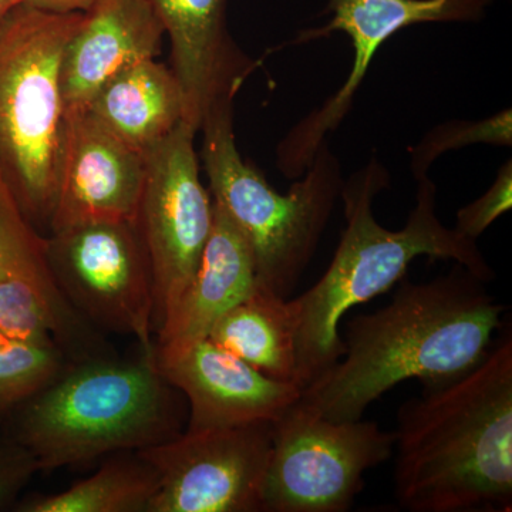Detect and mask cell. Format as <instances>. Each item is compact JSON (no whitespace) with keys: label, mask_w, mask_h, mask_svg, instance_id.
<instances>
[{"label":"cell","mask_w":512,"mask_h":512,"mask_svg":"<svg viewBox=\"0 0 512 512\" xmlns=\"http://www.w3.org/2000/svg\"><path fill=\"white\" fill-rule=\"evenodd\" d=\"M485 285L460 264L433 281L402 279L389 305L349 320L345 353L299 400L330 420H359L397 384L464 375L490 353L503 320Z\"/></svg>","instance_id":"6da1fadb"},{"label":"cell","mask_w":512,"mask_h":512,"mask_svg":"<svg viewBox=\"0 0 512 512\" xmlns=\"http://www.w3.org/2000/svg\"><path fill=\"white\" fill-rule=\"evenodd\" d=\"M397 412L394 495L410 512L512 511V338Z\"/></svg>","instance_id":"7a4b0ae2"},{"label":"cell","mask_w":512,"mask_h":512,"mask_svg":"<svg viewBox=\"0 0 512 512\" xmlns=\"http://www.w3.org/2000/svg\"><path fill=\"white\" fill-rule=\"evenodd\" d=\"M392 184L389 170L373 156L348 180H343L346 228L328 271L292 299L298 320V386L311 384L345 353L340 323L357 305L372 301L406 278L420 256L454 261L485 284L494 281L493 268L471 241L447 228L437 217V187L429 175L417 180L416 205L403 228H384L373 204Z\"/></svg>","instance_id":"3957f363"},{"label":"cell","mask_w":512,"mask_h":512,"mask_svg":"<svg viewBox=\"0 0 512 512\" xmlns=\"http://www.w3.org/2000/svg\"><path fill=\"white\" fill-rule=\"evenodd\" d=\"M175 392L156 353L79 360L10 416V437L28 448L40 471L143 450L183 433Z\"/></svg>","instance_id":"277c9868"},{"label":"cell","mask_w":512,"mask_h":512,"mask_svg":"<svg viewBox=\"0 0 512 512\" xmlns=\"http://www.w3.org/2000/svg\"><path fill=\"white\" fill-rule=\"evenodd\" d=\"M234 100L235 94L218 97L200 128L211 198L247 242L258 284L288 298L311 264L340 200L342 164L325 143L305 173L281 194L239 153Z\"/></svg>","instance_id":"5b68a950"},{"label":"cell","mask_w":512,"mask_h":512,"mask_svg":"<svg viewBox=\"0 0 512 512\" xmlns=\"http://www.w3.org/2000/svg\"><path fill=\"white\" fill-rule=\"evenodd\" d=\"M83 12L20 5L0 30V173L29 224L47 237L62 161L60 67Z\"/></svg>","instance_id":"8992f818"},{"label":"cell","mask_w":512,"mask_h":512,"mask_svg":"<svg viewBox=\"0 0 512 512\" xmlns=\"http://www.w3.org/2000/svg\"><path fill=\"white\" fill-rule=\"evenodd\" d=\"M393 447L394 434L375 421L330 420L298 400L272 423L262 512L348 511Z\"/></svg>","instance_id":"52a82bcc"},{"label":"cell","mask_w":512,"mask_h":512,"mask_svg":"<svg viewBox=\"0 0 512 512\" xmlns=\"http://www.w3.org/2000/svg\"><path fill=\"white\" fill-rule=\"evenodd\" d=\"M45 258L57 288L90 326L133 336L144 353H156L153 279L133 222L52 232Z\"/></svg>","instance_id":"ba28073f"},{"label":"cell","mask_w":512,"mask_h":512,"mask_svg":"<svg viewBox=\"0 0 512 512\" xmlns=\"http://www.w3.org/2000/svg\"><path fill=\"white\" fill-rule=\"evenodd\" d=\"M197 134L183 121L146 153L133 225L153 279L156 335L197 271L214 222V202L201 183Z\"/></svg>","instance_id":"9c48e42d"},{"label":"cell","mask_w":512,"mask_h":512,"mask_svg":"<svg viewBox=\"0 0 512 512\" xmlns=\"http://www.w3.org/2000/svg\"><path fill=\"white\" fill-rule=\"evenodd\" d=\"M495 0H328L326 25L301 30L288 46L305 45L342 32L353 46L348 79L318 109L299 120L276 147V167L296 180L305 173L330 133L348 117L353 101L380 47L410 26L423 23H477Z\"/></svg>","instance_id":"30bf717a"},{"label":"cell","mask_w":512,"mask_h":512,"mask_svg":"<svg viewBox=\"0 0 512 512\" xmlns=\"http://www.w3.org/2000/svg\"><path fill=\"white\" fill-rule=\"evenodd\" d=\"M272 423L187 431L140 451L160 484L147 512H262Z\"/></svg>","instance_id":"8fae6325"},{"label":"cell","mask_w":512,"mask_h":512,"mask_svg":"<svg viewBox=\"0 0 512 512\" xmlns=\"http://www.w3.org/2000/svg\"><path fill=\"white\" fill-rule=\"evenodd\" d=\"M146 154L101 126L89 111L67 110L49 234L93 222H134Z\"/></svg>","instance_id":"7c38bea8"},{"label":"cell","mask_w":512,"mask_h":512,"mask_svg":"<svg viewBox=\"0 0 512 512\" xmlns=\"http://www.w3.org/2000/svg\"><path fill=\"white\" fill-rule=\"evenodd\" d=\"M161 375L190 403L187 431L274 423L301 397L208 338L156 352Z\"/></svg>","instance_id":"4fadbf2b"},{"label":"cell","mask_w":512,"mask_h":512,"mask_svg":"<svg viewBox=\"0 0 512 512\" xmlns=\"http://www.w3.org/2000/svg\"><path fill=\"white\" fill-rule=\"evenodd\" d=\"M170 39L171 70L181 84L187 123L200 133L218 97L239 92L259 62L228 32V0H146Z\"/></svg>","instance_id":"5bb4252c"},{"label":"cell","mask_w":512,"mask_h":512,"mask_svg":"<svg viewBox=\"0 0 512 512\" xmlns=\"http://www.w3.org/2000/svg\"><path fill=\"white\" fill-rule=\"evenodd\" d=\"M164 35L146 0H97L64 49L60 84L66 110L86 109L114 76L156 59Z\"/></svg>","instance_id":"9a60e30c"},{"label":"cell","mask_w":512,"mask_h":512,"mask_svg":"<svg viewBox=\"0 0 512 512\" xmlns=\"http://www.w3.org/2000/svg\"><path fill=\"white\" fill-rule=\"evenodd\" d=\"M256 285L258 278L247 242L227 214L214 204V222L200 265L158 328L156 352L208 338L214 323L247 298Z\"/></svg>","instance_id":"2e32d148"},{"label":"cell","mask_w":512,"mask_h":512,"mask_svg":"<svg viewBox=\"0 0 512 512\" xmlns=\"http://www.w3.org/2000/svg\"><path fill=\"white\" fill-rule=\"evenodd\" d=\"M83 110L144 154L187 121L181 84L171 67L156 59L133 64L114 76Z\"/></svg>","instance_id":"e0dca14e"},{"label":"cell","mask_w":512,"mask_h":512,"mask_svg":"<svg viewBox=\"0 0 512 512\" xmlns=\"http://www.w3.org/2000/svg\"><path fill=\"white\" fill-rule=\"evenodd\" d=\"M208 339L264 375L298 386V320L292 299L258 284L214 323Z\"/></svg>","instance_id":"ac0fdd59"},{"label":"cell","mask_w":512,"mask_h":512,"mask_svg":"<svg viewBox=\"0 0 512 512\" xmlns=\"http://www.w3.org/2000/svg\"><path fill=\"white\" fill-rule=\"evenodd\" d=\"M97 473L69 490L22 501L20 512H147L158 490L156 468L140 451L110 454Z\"/></svg>","instance_id":"d6986e66"},{"label":"cell","mask_w":512,"mask_h":512,"mask_svg":"<svg viewBox=\"0 0 512 512\" xmlns=\"http://www.w3.org/2000/svg\"><path fill=\"white\" fill-rule=\"evenodd\" d=\"M72 362L59 343L0 336V420L55 382Z\"/></svg>","instance_id":"ffe728a7"},{"label":"cell","mask_w":512,"mask_h":512,"mask_svg":"<svg viewBox=\"0 0 512 512\" xmlns=\"http://www.w3.org/2000/svg\"><path fill=\"white\" fill-rule=\"evenodd\" d=\"M511 147L512 111L504 109L481 120H451L430 128L410 148V170L414 180L427 177L431 165L444 154L468 146Z\"/></svg>","instance_id":"44dd1931"},{"label":"cell","mask_w":512,"mask_h":512,"mask_svg":"<svg viewBox=\"0 0 512 512\" xmlns=\"http://www.w3.org/2000/svg\"><path fill=\"white\" fill-rule=\"evenodd\" d=\"M15 272L52 276L45 258V237L26 220L0 173V276Z\"/></svg>","instance_id":"7402d4cb"},{"label":"cell","mask_w":512,"mask_h":512,"mask_svg":"<svg viewBox=\"0 0 512 512\" xmlns=\"http://www.w3.org/2000/svg\"><path fill=\"white\" fill-rule=\"evenodd\" d=\"M512 207V161H505L491 187L466 207L457 211L456 231L476 241L501 215Z\"/></svg>","instance_id":"603a6c76"},{"label":"cell","mask_w":512,"mask_h":512,"mask_svg":"<svg viewBox=\"0 0 512 512\" xmlns=\"http://www.w3.org/2000/svg\"><path fill=\"white\" fill-rule=\"evenodd\" d=\"M39 470L36 458L13 437L0 440V510L12 507Z\"/></svg>","instance_id":"cb8c5ba5"},{"label":"cell","mask_w":512,"mask_h":512,"mask_svg":"<svg viewBox=\"0 0 512 512\" xmlns=\"http://www.w3.org/2000/svg\"><path fill=\"white\" fill-rule=\"evenodd\" d=\"M22 5L29 8L52 13L86 12L97 0H20Z\"/></svg>","instance_id":"d4e9b609"},{"label":"cell","mask_w":512,"mask_h":512,"mask_svg":"<svg viewBox=\"0 0 512 512\" xmlns=\"http://www.w3.org/2000/svg\"><path fill=\"white\" fill-rule=\"evenodd\" d=\"M22 5L20 0H0V30L8 22L12 13Z\"/></svg>","instance_id":"484cf974"}]
</instances>
